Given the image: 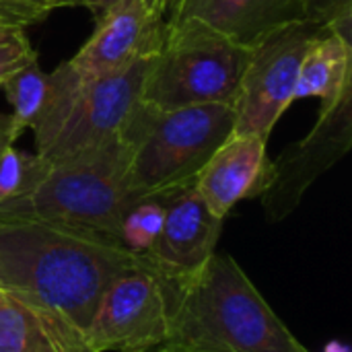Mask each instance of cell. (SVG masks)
Instances as JSON below:
<instances>
[{"instance_id":"obj_13","label":"cell","mask_w":352,"mask_h":352,"mask_svg":"<svg viewBox=\"0 0 352 352\" xmlns=\"http://www.w3.org/2000/svg\"><path fill=\"white\" fill-rule=\"evenodd\" d=\"M179 16L198 19L248 50L272 31L309 19L305 0H179L171 19Z\"/></svg>"},{"instance_id":"obj_5","label":"cell","mask_w":352,"mask_h":352,"mask_svg":"<svg viewBox=\"0 0 352 352\" xmlns=\"http://www.w3.org/2000/svg\"><path fill=\"white\" fill-rule=\"evenodd\" d=\"M148 58L93 78H82L70 62L50 72L52 97L31 128L35 153L52 163L120 138L142 97Z\"/></svg>"},{"instance_id":"obj_1","label":"cell","mask_w":352,"mask_h":352,"mask_svg":"<svg viewBox=\"0 0 352 352\" xmlns=\"http://www.w3.org/2000/svg\"><path fill=\"white\" fill-rule=\"evenodd\" d=\"M134 260L136 254L109 239L0 219V289L47 311L82 340L101 293Z\"/></svg>"},{"instance_id":"obj_10","label":"cell","mask_w":352,"mask_h":352,"mask_svg":"<svg viewBox=\"0 0 352 352\" xmlns=\"http://www.w3.org/2000/svg\"><path fill=\"white\" fill-rule=\"evenodd\" d=\"M163 198L165 221L161 233L140 258L175 295L204 272L217 254L225 221L208 210L194 184Z\"/></svg>"},{"instance_id":"obj_9","label":"cell","mask_w":352,"mask_h":352,"mask_svg":"<svg viewBox=\"0 0 352 352\" xmlns=\"http://www.w3.org/2000/svg\"><path fill=\"white\" fill-rule=\"evenodd\" d=\"M351 144L352 91L330 105H322L309 134L270 161V179L260 196L266 221L280 223L291 217L307 190L351 151Z\"/></svg>"},{"instance_id":"obj_8","label":"cell","mask_w":352,"mask_h":352,"mask_svg":"<svg viewBox=\"0 0 352 352\" xmlns=\"http://www.w3.org/2000/svg\"><path fill=\"white\" fill-rule=\"evenodd\" d=\"M326 27L316 21L285 25L252 47L250 62L239 80L235 109L237 134L268 140L276 122L295 101L299 64L311 39Z\"/></svg>"},{"instance_id":"obj_16","label":"cell","mask_w":352,"mask_h":352,"mask_svg":"<svg viewBox=\"0 0 352 352\" xmlns=\"http://www.w3.org/2000/svg\"><path fill=\"white\" fill-rule=\"evenodd\" d=\"M0 87L12 107V113L8 116L10 132L19 140L21 134L31 130L45 113L52 97V76L39 68L37 60H31L27 66L10 74Z\"/></svg>"},{"instance_id":"obj_2","label":"cell","mask_w":352,"mask_h":352,"mask_svg":"<svg viewBox=\"0 0 352 352\" xmlns=\"http://www.w3.org/2000/svg\"><path fill=\"white\" fill-rule=\"evenodd\" d=\"M169 344L179 352H309L225 252L171 295Z\"/></svg>"},{"instance_id":"obj_12","label":"cell","mask_w":352,"mask_h":352,"mask_svg":"<svg viewBox=\"0 0 352 352\" xmlns=\"http://www.w3.org/2000/svg\"><path fill=\"white\" fill-rule=\"evenodd\" d=\"M266 142L233 132L198 171L194 188L217 219L225 221L239 202L264 194L270 179Z\"/></svg>"},{"instance_id":"obj_4","label":"cell","mask_w":352,"mask_h":352,"mask_svg":"<svg viewBox=\"0 0 352 352\" xmlns=\"http://www.w3.org/2000/svg\"><path fill=\"white\" fill-rule=\"evenodd\" d=\"M233 130V105L202 103L159 109L140 99L120 132L128 151L134 194L138 198L165 196L192 186L198 171Z\"/></svg>"},{"instance_id":"obj_24","label":"cell","mask_w":352,"mask_h":352,"mask_svg":"<svg viewBox=\"0 0 352 352\" xmlns=\"http://www.w3.org/2000/svg\"><path fill=\"white\" fill-rule=\"evenodd\" d=\"M140 352H179V351L167 342V344H163V346H157V349H148V351H140Z\"/></svg>"},{"instance_id":"obj_11","label":"cell","mask_w":352,"mask_h":352,"mask_svg":"<svg viewBox=\"0 0 352 352\" xmlns=\"http://www.w3.org/2000/svg\"><path fill=\"white\" fill-rule=\"evenodd\" d=\"M163 29L165 12L157 0H118L97 16L95 33L68 62L82 78L124 70L155 54Z\"/></svg>"},{"instance_id":"obj_18","label":"cell","mask_w":352,"mask_h":352,"mask_svg":"<svg viewBox=\"0 0 352 352\" xmlns=\"http://www.w3.org/2000/svg\"><path fill=\"white\" fill-rule=\"evenodd\" d=\"M31 60H37V52L31 47L25 27H0V85Z\"/></svg>"},{"instance_id":"obj_14","label":"cell","mask_w":352,"mask_h":352,"mask_svg":"<svg viewBox=\"0 0 352 352\" xmlns=\"http://www.w3.org/2000/svg\"><path fill=\"white\" fill-rule=\"evenodd\" d=\"M0 352H89L85 340L47 311L0 289Z\"/></svg>"},{"instance_id":"obj_15","label":"cell","mask_w":352,"mask_h":352,"mask_svg":"<svg viewBox=\"0 0 352 352\" xmlns=\"http://www.w3.org/2000/svg\"><path fill=\"white\" fill-rule=\"evenodd\" d=\"M352 91V37L334 29L316 35L299 64L295 101L318 97L322 105Z\"/></svg>"},{"instance_id":"obj_3","label":"cell","mask_w":352,"mask_h":352,"mask_svg":"<svg viewBox=\"0 0 352 352\" xmlns=\"http://www.w3.org/2000/svg\"><path fill=\"white\" fill-rule=\"evenodd\" d=\"M138 200L130 184L128 151L120 138L47 161L41 179L0 206V219L39 221L120 243L124 212Z\"/></svg>"},{"instance_id":"obj_23","label":"cell","mask_w":352,"mask_h":352,"mask_svg":"<svg viewBox=\"0 0 352 352\" xmlns=\"http://www.w3.org/2000/svg\"><path fill=\"white\" fill-rule=\"evenodd\" d=\"M324 352H351V351H349V346H344L342 342H336V340H334V342H330V344L324 349Z\"/></svg>"},{"instance_id":"obj_19","label":"cell","mask_w":352,"mask_h":352,"mask_svg":"<svg viewBox=\"0 0 352 352\" xmlns=\"http://www.w3.org/2000/svg\"><path fill=\"white\" fill-rule=\"evenodd\" d=\"M309 21L324 27L336 23L338 19L352 16V0H305Z\"/></svg>"},{"instance_id":"obj_20","label":"cell","mask_w":352,"mask_h":352,"mask_svg":"<svg viewBox=\"0 0 352 352\" xmlns=\"http://www.w3.org/2000/svg\"><path fill=\"white\" fill-rule=\"evenodd\" d=\"M47 14L29 6H19V4H8L0 0V27L4 25H14V27H27L43 21Z\"/></svg>"},{"instance_id":"obj_6","label":"cell","mask_w":352,"mask_h":352,"mask_svg":"<svg viewBox=\"0 0 352 352\" xmlns=\"http://www.w3.org/2000/svg\"><path fill=\"white\" fill-rule=\"evenodd\" d=\"M252 50L198 19L165 23L142 82V101L159 109L202 103L233 105Z\"/></svg>"},{"instance_id":"obj_21","label":"cell","mask_w":352,"mask_h":352,"mask_svg":"<svg viewBox=\"0 0 352 352\" xmlns=\"http://www.w3.org/2000/svg\"><path fill=\"white\" fill-rule=\"evenodd\" d=\"M116 2L118 0H56V8H62V6H82V8H89L95 14V19H97L101 12H105ZM157 2L163 8L165 21H167V0H157Z\"/></svg>"},{"instance_id":"obj_17","label":"cell","mask_w":352,"mask_h":352,"mask_svg":"<svg viewBox=\"0 0 352 352\" xmlns=\"http://www.w3.org/2000/svg\"><path fill=\"white\" fill-rule=\"evenodd\" d=\"M165 221V198L146 196L138 198L122 217L120 223V245L128 252L142 256L151 250L161 233Z\"/></svg>"},{"instance_id":"obj_22","label":"cell","mask_w":352,"mask_h":352,"mask_svg":"<svg viewBox=\"0 0 352 352\" xmlns=\"http://www.w3.org/2000/svg\"><path fill=\"white\" fill-rule=\"evenodd\" d=\"M2 2H8V4H19V6H29V8H35V10H41V12H50L56 8V0H2Z\"/></svg>"},{"instance_id":"obj_7","label":"cell","mask_w":352,"mask_h":352,"mask_svg":"<svg viewBox=\"0 0 352 352\" xmlns=\"http://www.w3.org/2000/svg\"><path fill=\"white\" fill-rule=\"evenodd\" d=\"M171 291L140 256L101 293L85 330L89 352H140L169 342Z\"/></svg>"}]
</instances>
